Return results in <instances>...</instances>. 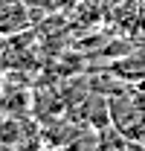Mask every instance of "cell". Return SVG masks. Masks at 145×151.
Here are the masks:
<instances>
[{"mask_svg":"<svg viewBox=\"0 0 145 151\" xmlns=\"http://www.w3.org/2000/svg\"><path fill=\"white\" fill-rule=\"evenodd\" d=\"M110 125L119 128L128 139L145 142V108L139 105L131 84L110 93Z\"/></svg>","mask_w":145,"mask_h":151,"instance_id":"1","label":"cell"},{"mask_svg":"<svg viewBox=\"0 0 145 151\" xmlns=\"http://www.w3.org/2000/svg\"><path fill=\"white\" fill-rule=\"evenodd\" d=\"M32 29V9L26 0H0V32L3 38Z\"/></svg>","mask_w":145,"mask_h":151,"instance_id":"2","label":"cell"},{"mask_svg":"<svg viewBox=\"0 0 145 151\" xmlns=\"http://www.w3.org/2000/svg\"><path fill=\"white\" fill-rule=\"evenodd\" d=\"M110 76L122 78L125 84H136L145 78V55H128V58H116L110 61Z\"/></svg>","mask_w":145,"mask_h":151,"instance_id":"3","label":"cell"},{"mask_svg":"<svg viewBox=\"0 0 145 151\" xmlns=\"http://www.w3.org/2000/svg\"><path fill=\"white\" fill-rule=\"evenodd\" d=\"M6 116H29V111H35V96L29 90H6V102H3Z\"/></svg>","mask_w":145,"mask_h":151,"instance_id":"4","label":"cell"},{"mask_svg":"<svg viewBox=\"0 0 145 151\" xmlns=\"http://www.w3.org/2000/svg\"><path fill=\"white\" fill-rule=\"evenodd\" d=\"M50 151H99L96 148V131H84L75 142H70V145H61V148H50Z\"/></svg>","mask_w":145,"mask_h":151,"instance_id":"5","label":"cell"},{"mask_svg":"<svg viewBox=\"0 0 145 151\" xmlns=\"http://www.w3.org/2000/svg\"><path fill=\"white\" fill-rule=\"evenodd\" d=\"M139 3H142V6H145V0H139Z\"/></svg>","mask_w":145,"mask_h":151,"instance_id":"6","label":"cell"}]
</instances>
